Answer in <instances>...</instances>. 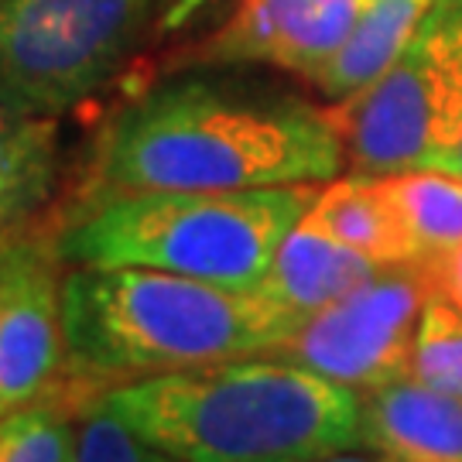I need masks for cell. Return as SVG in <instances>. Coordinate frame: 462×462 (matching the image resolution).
<instances>
[{"instance_id":"obj_1","label":"cell","mask_w":462,"mask_h":462,"mask_svg":"<svg viewBox=\"0 0 462 462\" xmlns=\"http://www.w3.org/2000/svg\"><path fill=\"white\" fill-rule=\"evenodd\" d=\"M346 165L326 110L264 86L179 76L127 103L93 162L97 202L332 182Z\"/></svg>"},{"instance_id":"obj_2","label":"cell","mask_w":462,"mask_h":462,"mask_svg":"<svg viewBox=\"0 0 462 462\" xmlns=\"http://www.w3.org/2000/svg\"><path fill=\"white\" fill-rule=\"evenodd\" d=\"M301 322L250 288L154 267H69L59 380L93 404L131 380L271 353Z\"/></svg>"},{"instance_id":"obj_3","label":"cell","mask_w":462,"mask_h":462,"mask_svg":"<svg viewBox=\"0 0 462 462\" xmlns=\"http://www.w3.org/2000/svg\"><path fill=\"white\" fill-rule=\"evenodd\" d=\"M97 404L179 462H319L360 446L364 394L261 353L131 380Z\"/></svg>"},{"instance_id":"obj_4","label":"cell","mask_w":462,"mask_h":462,"mask_svg":"<svg viewBox=\"0 0 462 462\" xmlns=\"http://www.w3.org/2000/svg\"><path fill=\"white\" fill-rule=\"evenodd\" d=\"M319 185L110 196L69 223L55 247L69 267H154L257 291Z\"/></svg>"},{"instance_id":"obj_5","label":"cell","mask_w":462,"mask_h":462,"mask_svg":"<svg viewBox=\"0 0 462 462\" xmlns=\"http://www.w3.org/2000/svg\"><path fill=\"white\" fill-rule=\"evenodd\" d=\"M459 83L462 0H431L377 83L326 110L346 162L360 175L442 171L459 131Z\"/></svg>"},{"instance_id":"obj_6","label":"cell","mask_w":462,"mask_h":462,"mask_svg":"<svg viewBox=\"0 0 462 462\" xmlns=\"http://www.w3.org/2000/svg\"><path fill=\"white\" fill-rule=\"evenodd\" d=\"M151 11L154 0H0V86L66 114L120 69Z\"/></svg>"},{"instance_id":"obj_7","label":"cell","mask_w":462,"mask_h":462,"mask_svg":"<svg viewBox=\"0 0 462 462\" xmlns=\"http://www.w3.org/2000/svg\"><path fill=\"white\" fill-rule=\"evenodd\" d=\"M429 298L421 264H387L322 312L309 315L271 356L291 360L360 394L411 377Z\"/></svg>"},{"instance_id":"obj_8","label":"cell","mask_w":462,"mask_h":462,"mask_svg":"<svg viewBox=\"0 0 462 462\" xmlns=\"http://www.w3.org/2000/svg\"><path fill=\"white\" fill-rule=\"evenodd\" d=\"M62 257L42 240H17L0 257V404L14 411L62 374Z\"/></svg>"},{"instance_id":"obj_9","label":"cell","mask_w":462,"mask_h":462,"mask_svg":"<svg viewBox=\"0 0 462 462\" xmlns=\"http://www.w3.org/2000/svg\"><path fill=\"white\" fill-rule=\"evenodd\" d=\"M360 446L377 462H462V397L414 377L370 391Z\"/></svg>"},{"instance_id":"obj_10","label":"cell","mask_w":462,"mask_h":462,"mask_svg":"<svg viewBox=\"0 0 462 462\" xmlns=\"http://www.w3.org/2000/svg\"><path fill=\"white\" fill-rule=\"evenodd\" d=\"M380 267L387 264H377L364 254L349 250L346 244L332 240L329 233L315 230L312 223L301 219L295 230L281 240L257 291L281 309L309 319L332 301H339L343 295H349L353 288H360Z\"/></svg>"},{"instance_id":"obj_11","label":"cell","mask_w":462,"mask_h":462,"mask_svg":"<svg viewBox=\"0 0 462 462\" xmlns=\"http://www.w3.org/2000/svg\"><path fill=\"white\" fill-rule=\"evenodd\" d=\"M305 223L377 264H418L421 250L383 189L380 175H349L319 185Z\"/></svg>"},{"instance_id":"obj_12","label":"cell","mask_w":462,"mask_h":462,"mask_svg":"<svg viewBox=\"0 0 462 462\" xmlns=\"http://www.w3.org/2000/svg\"><path fill=\"white\" fill-rule=\"evenodd\" d=\"M59 179V124L0 86V230L32 219Z\"/></svg>"},{"instance_id":"obj_13","label":"cell","mask_w":462,"mask_h":462,"mask_svg":"<svg viewBox=\"0 0 462 462\" xmlns=\"http://www.w3.org/2000/svg\"><path fill=\"white\" fill-rule=\"evenodd\" d=\"M429 4L431 0H370L339 51L309 83L329 103L364 93L401 55L418 21L429 11Z\"/></svg>"},{"instance_id":"obj_14","label":"cell","mask_w":462,"mask_h":462,"mask_svg":"<svg viewBox=\"0 0 462 462\" xmlns=\"http://www.w3.org/2000/svg\"><path fill=\"white\" fill-rule=\"evenodd\" d=\"M383 189L411 230L421 261L462 244V179L448 171L380 175Z\"/></svg>"},{"instance_id":"obj_15","label":"cell","mask_w":462,"mask_h":462,"mask_svg":"<svg viewBox=\"0 0 462 462\" xmlns=\"http://www.w3.org/2000/svg\"><path fill=\"white\" fill-rule=\"evenodd\" d=\"M79 421L62 404L32 401L0 418V462H72Z\"/></svg>"},{"instance_id":"obj_16","label":"cell","mask_w":462,"mask_h":462,"mask_svg":"<svg viewBox=\"0 0 462 462\" xmlns=\"http://www.w3.org/2000/svg\"><path fill=\"white\" fill-rule=\"evenodd\" d=\"M411 377L435 391L462 397V309L431 291L418 322Z\"/></svg>"},{"instance_id":"obj_17","label":"cell","mask_w":462,"mask_h":462,"mask_svg":"<svg viewBox=\"0 0 462 462\" xmlns=\"http://www.w3.org/2000/svg\"><path fill=\"white\" fill-rule=\"evenodd\" d=\"M72 462H179L158 446L144 442L131 431L116 414L103 404H86L79 414V435H76V456Z\"/></svg>"},{"instance_id":"obj_18","label":"cell","mask_w":462,"mask_h":462,"mask_svg":"<svg viewBox=\"0 0 462 462\" xmlns=\"http://www.w3.org/2000/svg\"><path fill=\"white\" fill-rule=\"evenodd\" d=\"M418 264L425 271L431 295L446 298L448 305L462 309V244L442 250V254H431Z\"/></svg>"},{"instance_id":"obj_19","label":"cell","mask_w":462,"mask_h":462,"mask_svg":"<svg viewBox=\"0 0 462 462\" xmlns=\"http://www.w3.org/2000/svg\"><path fill=\"white\" fill-rule=\"evenodd\" d=\"M209 4H216V0H171L165 7V14H162V21H158V28L162 32H179L192 17L202 14Z\"/></svg>"},{"instance_id":"obj_20","label":"cell","mask_w":462,"mask_h":462,"mask_svg":"<svg viewBox=\"0 0 462 462\" xmlns=\"http://www.w3.org/2000/svg\"><path fill=\"white\" fill-rule=\"evenodd\" d=\"M442 171H448V175H459V179H462V83H459V131H456V144H452V151H448Z\"/></svg>"},{"instance_id":"obj_21","label":"cell","mask_w":462,"mask_h":462,"mask_svg":"<svg viewBox=\"0 0 462 462\" xmlns=\"http://www.w3.org/2000/svg\"><path fill=\"white\" fill-rule=\"evenodd\" d=\"M319 462H377L370 452H356V448H346V452H336V456H329V459H319Z\"/></svg>"},{"instance_id":"obj_22","label":"cell","mask_w":462,"mask_h":462,"mask_svg":"<svg viewBox=\"0 0 462 462\" xmlns=\"http://www.w3.org/2000/svg\"><path fill=\"white\" fill-rule=\"evenodd\" d=\"M11 236H14V233L0 230V257H4V250H7V244H11Z\"/></svg>"},{"instance_id":"obj_23","label":"cell","mask_w":462,"mask_h":462,"mask_svg":"<svg viewBox=\"0 0 462 462\" xmlns=\"http://www.w3.org/2000/svg\"><path fill=\"white\" fill-rule=\"evenodd\" d=\"M4 414H7V408H4V404H0V418H4Z\"/></svg>"},{"instance_id":"obj_24","label":"cell","mask_w":462,"mask_h":462,"mask_svg":"<svg viewBox=\"0 0 462 462\" xmlns=\"http://www.w3.org/2000/svg\"><path fill=\"white\" fill-rule=\"evenodd\" d=\"M168 4H171V0H165V7H168Z\"/></svg>"}]
</instances>
